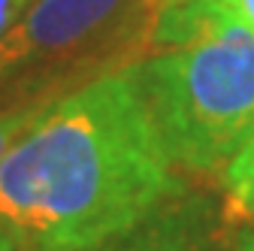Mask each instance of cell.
I'll use <instances>...</instances> for the list:
<instances>
[{"instance_id": "6da1fadb", "label": "cell", "mask_w": 254, "mask_h": 251, "mask_svg": "<svg viewBox=\"0 0 254 251\" xmlns=\"http://www.w3.org/2000/svg\"><path fill=\"white\" fill-rule=\"evenodd\" d=\"M179 191L136 67L49 103L0 161V227L18 251H100Z\"/></svg>"}, {"instance_id": "7a4b0ae2", "label": "cell", "mask_w": 254, "mask_h": 251, "mask_svg": "<svg viewBox=\"0 0 254 251\" xmlns=\"http://www.w3.org/2000/svg\"><path fill=\"white\" fill-rule=\"evenodd\" d=\"M136 76L173 164L221 170L254 139V34L221 0L167 9Z\"/></svg>"}, {"instance_id": "3957f363", "label": "cell", "mask_w": 254, "mask_h": 251, "mask_svg": "<svg viewBox=\"0 0 254 251\" xmlns=\"http://www.w3.org/2000/svg\"><path fill=\"white\" fill-rule=\"evenodd\" d=\"M154 21L139 0H30L0 37V103L49 106L100 76L136 67Z\"/></svg>"}, {"instance_id": "277c9868", "label": "cell", "mask_w": 254, "mask_h": 251, "mask_svg": "<svg viewBox=\"0 0 254 251\" xmlns=\"http://www.w3.org/2000/svg\"><path fill=\"white\" fill-rule=\"evenodd\" d=\"M100 251H212L209 239L197 230L190 215L154 209L142 224L118 236Z\"/></svg>"}, {"instance_id": "5b68a950", "label": "cell", "mask_w": 254, "mask_h": 251, "mask_svg": "<svg viewBox=\"0 0 254 251\" xmlns=\"http://www.w3.org/2000/svg\"><path fill=\"white\" fill-rule=\"evenodd\" d=\"M227 212L239 221H254V139L236 151L224 167Z\"/></svg>"}, {"instance_id": "8992f818", "label": "cell", "mask_w": 254, "mask_h": 251, "mask_svg": "<svg viewBox=\"0 0 254 251\" xmlns=\"http://www.w3.org/2000/svg\"><path fill=\"white\" fill-rule=\"evenodd\" d=\"M46 109V106H43ZM43 109L37 106H12V103H0V161L3 154L12 148V142L24 133V127L34 121Z\"/></svg>"}, {"instance_id": "52a82bcc", "label": "cell", "mask_w": 254, "mask_h": 251, "mask_svg": "<svg viewBox=\"0 0 254 251\" xmlns=\"http://www.w3.org/2000/svg\"><path fill=\"white\" fill-rule=\"evenodd\" d=\"M27 6H30V0H0V37L21 18Z\"/></svg>"}, {"instance_id": "ba28073f", "label": "cell", "mask_w": 254, "mask_h": 251, "mask_svg": "<svg viewBox=\"0 0 254 251\" xmlns=\"http://www.w3.org/2000/svg\"><path fill=\"white\" fill-rule=\"evenodd\" d=\"M221 3H224L251 34H254V0H221Z\"/></svg>"}, {"instance_id": "9c48e42d", "label": "cell", "mask_w": 254, "mask_h": 251, "mask_svg": "<svg viewBox=\"0 0 254 251\" xmlns=\"http://www.w3.org/2000/svg\"><path fill=\"white\" fill-rule=\"evenodd\" d=\"M182 3H188V0H139V6L148 12L151 21H157L167 9H176V6H182Z\"/></svg>"}, {"instance_id": "30bf717a", "label": "cell", "mask_w": 254, "mask_h": 251, "mask_svg": "<svg viewBox=\"0 0 254 251\" xmlns=\"http://www.w3.org/2000/svg\"><path fill=\"white\" fill-rule=\"evenodd\" d=\"M0 251H18V245L12 242V236H9L3 227H0Z\"/></svg>"}, {"instance_id": "8fae6325", "label": "cell", "mask_w": 254, "mask_h": 251, "mask_svg": "<svg viewBox=\"0 0 254 251\" xmlns=\"http://www.w3.org/2000/svg\"><path fill=\"white\" fill-rule=\"evenodd\" d=\"M236 251H254V233H245L242 239H239V248Z\"/></svg>"}]
</instances>
